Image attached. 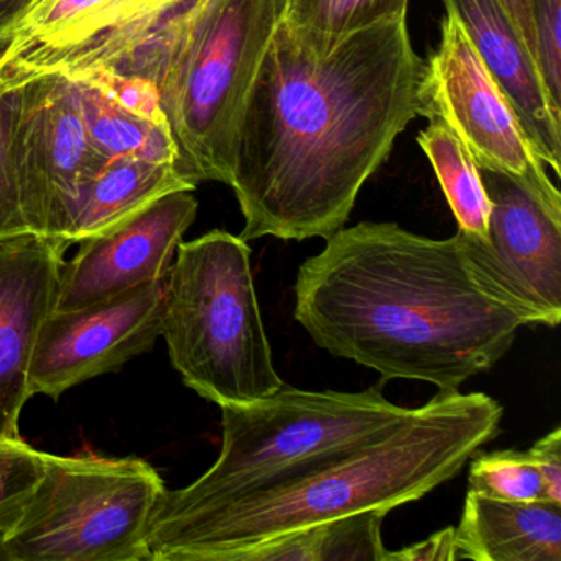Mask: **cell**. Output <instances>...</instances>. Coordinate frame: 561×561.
<instances>
[{
	"label": "cell",
	"mask_w": 561,
	"mask_h": 561,
	"mask_svg": "<svg viewBox=\"0 0 561 561\" xmlns=\"http://www.w3.org/2000/svg\"><path fill=\"white\" fill-rule=\"evenodd\" d=\"M407 15L336 38L278 18L245 101L228 185L241 238L328 239L420 116Z\"/></svg>",
	"instance_id": "1"
},
{
	"label": "cell",
	"mask_w": 561,
	"mask_h": 561,
	"mask_svg": "<svg viewBox=\"0 0 561 561\" xmlns=\"http://www.w3.org/2000/svg\"><path fill=\"white\" fill-rule=\"evenodd\" d=\"M295 320L333 356L442 392L494 367L524 327L478 290L458 236L370 221L341 228L300 265Z\"/></svg>",
	"instance_id": "2"
},
{
	"label": "cell",
	"mask_w": 561,
	"mask_h": 561,
	"mask_svg": "<svg viewBox=\"0 0 561 561\" xmlns=\"http://www.w3.org/2000/svg\"><path fill=\"white\" fill-rule=\"evenodd\" d=\"M504 409L481 392L433 397L382 435L321 456L267 488L206 507L156 514L152 561H231L277 535L419 501L455 478L499 433Z\"/></svg>",
	"instance_id": "3"
},
{
	"label": "cell",
	"mask_w": 561,
	"mask_h": 561,
	"mask_svg": "<svg viewBox=\"0 0 561 561\" xmlns=\"http://www.w3.org/2000/svg\"><path fill=\"white\" fill-rule=\"evenodd\" d=\"M167 278L162 337L185 386L221 405L265 399L285 386L272 357L241 236L180 242Z\"/></svg>",
	"instance_id": "4"
},
{
	"label": "cell",
	"mask_w": 561,
	"mask_h": 561,
	"mask_svg": "<svg viewBox=\"0 0 561 561\" xmlns=\"http://www.w3.org/2000/svg\"><path fill=\"white\" fill-rule=\"evenodd\" d=\"M278 0H213L147 71L159 91L183 176L228 185L239 124L280 18Z\"/></svg>",
	"instance_id": "5"
},
{
	"label": "cell",
	"mask_w": 561,
	"mask_h": 561,
	"mask_svg": "<svg viewBox=\"0 0 561 561\" xmlns=\"http://www.w3.org/2000/svg\"><path fill=\"white\" fill-rule=\"evenodd\" d=\"M222 446L215 465L188 488L165 491L156 514L206 507L267 488L321 456L353 448L393 428L412 413L379 389L301 390L221 405Z\"/></svg>",
	"instance_id": "6"
},
{
	"label": "cell",
	"mask_w": 561,
	"mask_h": 561,
	"mask_svg": "<svg viewBox=\"0 0 561 561\" xmlns=\"http://www.w3.org/2000/svg\"><path fill=\"white\" fill-rule=\"evenodd\" d=\"M165 491L144 459L45 453L5 561H152L150 525Z\"/></svg>",
	"instance_id": "7"
},
{
	"label": "cell",
	"mask_w": 561,
	"mask_h": 561,
	"mask_svg": "<svg viewBox=\"0 0 561 561\" xmlns=\"http://www.w3.org/2000/svg\"><path fill=\"white\" fill-rule=\"evenodd\" d=\"M488 238L456 232L478 290L522 324L561 321V193H545L499 170L479 169Z\"/></svg>",
	"instance_id": "8"
},
{
	"label": "cell",
	"mask_w": 561,
	"mask_h": 561,
	"mask_svg": "<svg viewBox=\"0 0 561 561\" xmlns=\"http://www.w3.org/2000/svg\"><path fill=\"white\" fill-rule=\"evenodd\" d=\"M419 101L420 116L446 124L478 169L507 173L538 192H560L514 107L451 12H446L438 45L423 60Z\"/></svg>",
	"instance_id": "9"
},
{
	"label": "cell",
	"mask_w": 561,
	"mask_h": 561,
	"mask_svg": "<svg viewBox=\"0 0 561 561\" xmlns=\"http://www.w3.org/2000/svg\"><path fill=\"white\" fill-rule=\"evenodd\" d=\"M209 0H35L0 68L11 80L110 68Z\"/></svg>",
	"instance_id": "10"
},
{
	"label": "cell",
	"mask_w": 561,
	"mask_h": 561,
	"mask_svg": "<svg viewBox=\"0 0 561 561\" xmlns=\"http://www.w3.org/2000/svg\"><path fill=\"white\" fill-rule=\"evenodd\" d=\"M12 81L21 83L14 157L25 222L35 238L68 242L78 196L103 157L91 147L70 77L51 71Z\"/></svg>",
	"instance_id": "11"
},
{
	"label": "cell",
	"mask_w": 561,
	"mask_h": 561,
	"mask_svg": "<svg viewBox=\"0 0 561 561\" xmlns=\"http://www.w3.org/2000/svg\"><path fill=\"white\" fill-rule=\"evenodd\" d=\"M167 278L80 310L54 311L35 341L31 396L60 399L78 383L114 373L152 350L162 336Z\"/></svg>",
	"instance_id": "12"
},
{
	"label": "cell",
	"mask_w": 561,
	"mask_h": 561,
	"mask_svg": "<svg viewBox=\"0 0 561 561\" xmlns=\"http://www.w3.org/2000/svg\"><path fill=\"white\" fill-rule=\"evenodd\" d=\"M192 193H169L126 221L81 241L73 261L65 262L55 311L91 307L167 277L198 213Z\"/></svg>",
	"instance_id": "13"
},
{
	"label": "cell",
	"mask_w": 561,
	"mask_h": 561,
	"mask_svg": "<svg viewBox=\"0 0 561 561\" xmlns=\"http://www.w3.org/2000/svg\"><path fill=\"white\" fill-rule=\"evenodd\" d=\"M70 244L35 236L0 242V439L19 438L31 399L28 370L44 321L57 307Z\"/></svg>",
	"instance_id": "14"
},
{
	"label": "cell",
	"mask_w": 561,
	"mask_h": 561,
	"mask_svg": "<svg viewBox=\"0 0 561 561\" xmlns=\"http://www.w3.org/2000/svg\"><path fill=\"white\" fill-rule=\"evenodd\" d=\"M507 98L541 162L560 176L561 113L501 0H443Z\"/></svg>",
	"instance_id": "15"
},
{
	"label": "cell",
	"mask_w": 561,
	"mask_h": 561,
	"mask_svg": "<svg viewBox=\"0 0 561 561\" xmlns=\"http://www.w3.org/2000/svg\"><path fill=\"white\" fill-rule=\"evenodd\" d=\"M455 545L458 560L561 561V504L499 501L468 489Z\"/></svg>",
	"instance_id": "16"
},
{
	"label": "cell",
	"mask_w": 561,
	"mask_h": 561,
	"mask_svg": "<svg viewBox=\"0 0 561 561\" xmlns=\"http://www.w3.org/2000/svg\"><path fill=\"white\" fill-rule=\"evenodd\" d=\"M195 192L176 162L113 157L103 159L78 196L70 244L84 241L126 221L162 196Z\"/></svg>",
	"instance_id": "17"
},
{
	"label": "cell",
	"mask_w": 561,
	"mask_h": 561,
	"mask_svg": "<svg viewBox=\"0 0 561 561\" xmlns=\"http://www.w3.org/2000/svg\"><path fill=\"white\" fill-rule=\"evenodd\" d=\"M65 75L77 87L91 147L98 156L136 157L176 162L180 167L179 150L165 117L144 116L124 106L91 68Z\"/></svg>",
	"instance_id": "18"
},
{
	"label": "cell",
	"mask_w": 561,
	"mask_h": 561,
	"mask_svg": "<svg viewBox=\"0 0 561 561\" xmlns=\"http://www.w3.org/2000/svg\"><path fill=\"white\" fill-rule=\"evenodd\" d=\"M416 142L435 170L459 231L476 238H488L491 206L478 165L465 144L439 119H430L428 126L416 137Z\"/></svg>",
	"instance_id": "19"
},
{
	"label": "cell",
	"mask_w": 561,
	"mask_h": 561,
	"mask_svg": "<svg viewBox=\"0 0 561 561\" xmlns=\"http://www.w3.org/2000/svg\"><path fill=\"white\" fill-rule=\"evenodd\" d=\"M409 0H285L280 19L321 38H336L407 15Z\"/></svg>",
	"instance_id": "20"
},
{
	"label": "cell",
	"mask_w": 561,
	"mask_h": 561,
	"mask_svg": "<svg viewBox=\"0 0 561 561\" xmlns=\"http://www.w3.org/2000/svg\"><path fill=\"white\" fill-rule=\"evenodd\" d=\"M45 471V453L19 438L0 439V561Z\"/></svg>",
	"instance_id": "21"
},
{
	"label": "cell",
	"mask_w": 561,
	"mask_h": 561,
	"mask_svg": "<svg viewBox=\"0 0 561 561\" xmlns=\"http://www.w3.org/2000/svg\"><path fill=\"white\" fill-rule=\"evenodd\" d=\"M469 461V489L478 494L508 502L548 499L543 479L528 451H476Z\"/></svg>",
	"instance_id": "22"
},
{
	"label": "cell",
	"mask_w": 561,
	"mask_h": 561,
	"mask_svg": "<svg viewBox=\"0 0 561 561\" xmlns=\"http://www.w3.org/2000/svg\"><path fill=\"white\" fill-rule=\"evenodd\" d=\"M21 83L0 68V242L32 236L22 209L14 157V129Z\"/></svg>",
	"instance_id": "23"
},
{
	"label": "cell",
	"mask_w": 561,
	"mask_h": 561,
	"mask_svg": "<svg viewBox=\"0 0 561 561\" xmlns=\"http://www.w3.org/2000/svg\"><path fill=\"white\" fill-rule=\"evenodd\" d=\"M387 511H364L320 525L318 561H386L382 522Z\"/></svg>",
	"instance_id": "24"
},
{
	"label": "cell",
	"mask_w": 561,
	"mask_h": 561,
	"mask_svg": "<svg viewBox=\"0 0 561 561\" xmlns=\"http://www.w3.org/2000/svg\"><path fill=\"white\" fill-rule=\"evenodd\" d=\"M535 34V60L545 91L561 113V0H528Z\"/></svg>",
	"instance_id": "25"
},
{
	"label": "cell",
	"mask_w": 561,
	"mask_h": 561,
	"mask_svg": "<svg viewBox=\"0 0 561 561\" xmlns=\"http://www.w3.org/2000/svg\"><path fill=\"white\" fill-rule=\"evenodd\" d=\"M541 479L548 501L561 504V428L551 430L528 449Z\"/></svg>",
	"instance_id": "26"
},
{
	"label": "cell",
	"mask_w": 561,
	"mask_h": 561,
	"mask_svg": "<svg viewBox=\"0 0 561 561\" xmlns=\"http://www.w3.org/2000/svg\"><path fill=\"white\" fill-rule=\"evenodd\" d=\"M455 527L436 531L432 537L399 551H387L386 561H456Z\"/></svg>",
	"instance_id": "27"
},
{
	"label": "cell",
	"mask_w": 561,
	"mask_h": 561,
	"mask_svg": "<svg viewBox=\"0 0 561 561\" xmlns=\"http://www.w3.org/2000/svg\"><path fill=\"white\" fill-rule=\"evenodd\" d=\"M34 2L35 0H0V51L8 47L15 28Z\"/></svg>",
	"instance_id": "28"
},
{
	"label": "cell",
	"mask_w": 561,
	"mask_h": 561,
	"mask_svg": "<svg viewBox=\"0 0 561 561\" xmlns=\"http://www.w3.org/2000/svg\"><path fill=\"white\" fill-rule=\"evenodd\" d=\"M502 8L507 12L511 21L514 22L515 28L520 34L522 41L527 45L528 51L535 60V34L534 25H531L530 9H528V0H501ZM537 64V60H535Z\"/></svg>",
	"instance_id": "29"
}]
</instances>
